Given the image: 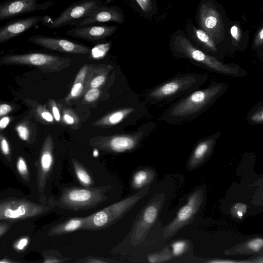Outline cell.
Wrapping results in <instances>:
<instances>
[{"label":"cell","instance_id":"31","mask_svg":"<svg viewBox=\"0 0 263 263\" xmlns=\"http://www.w3.org/2000/svg\"><path fill=\"white\" fill-rule=\"evenodd\" d=\"M263 27L261 26L257 32L253 44L252 48L256 51L258 57L262 60Z\"/></svg>","mask_w":263,"mask_h":263},{"label":"cell","instance_id":"7","mask_svg":"<svg viewBox=\"0 0 263 263\" xmlns=\"http://www.w3.org/2000/svg\"><path fill=\"white\" fill-rule=\"evenodd\" d=\"M102 6V0L79 1L70 5L55 18L45 15L42 24L50 29L69 26L72 23L91 15L96 9Z\"/></svg>","mask_w":263,"mask_h":263},{"label":"cell","instance_id":"16","mask_svg":"<svg viewBox=\"0 0 263 263\" xmlns=\"http://www.w3.org/2000/svg\"><path fill=\"white\" fill-rule=\"evenodd\" d=\"M117 25L108 26L87 25L71 28L66 31V34L73 37L89 41L104 40L118 30Z\"/></svg>","mask_w":263,"mask_h":263},{"label":"cell","instance_id":"3","mask_svg":"<svg viewBox=\"0 0 263 263\" xmlns=\"http://www.w3.org/2000/svg\"><path fill=\"white\" fill-rule=\"evenodd\" d=\"M209 78L208 74L180 73L153 88L148 93L147 97L154 104L169 103L200 88Z\"/></svg>","mask_w":263,"mask_h":263},{"label":"cell","instance_id":"14","mask_svg":"<svg viewBox=\"0 0 263 263\" xmlns=\"http://www.w3.org/2000/svg\"><path fill=\"white\" fill-rule=\"evenodd\" d=\"M125 18V15L124 12L118 6L105 7L102 6L96 9L91 15L72 23L69 26L79 27L107 22L122 24L124 23Z\"/></svg>","mask_w":263,"mask_h":263},{"label":"cell","instance_id":"23","mask_svg":"<svg viewBox=\"0 0 263 263\" xmlns=\"http://www.w3.org/2000/svg\"><path fill=\"white\" fill-rule=\"evenodd\" d=\"M53 142L49 135L45 141L40 159L41 171L44 176L51 171L53 164Z\"/></svg>","mask_w":263,"mask_h":263},{"label":"cell","instance_id":"44","mask_svg":"<svg viewBox=\"0 0 263 263\" xmlns=\"http://www.w3.org/2000/svg\"><path fill=\"white\" fill-rule=\"evenodd\" d=\"M28 241L29 239L27 238H23L20 239L15 245V248L17 250H23L28 245Z\"/></svg>","mask_w":263,"mask_h":263},{"label":"cell","instance_id":"45","mask_svg":"<svg viewBox=\"0 0 263 263\" xmlns=\"http://www.w3.org/2000/svg\"><path fill=\"white\" fill-rule=\"evenodd\" d=\"M10 118L7 116L2 117L0 119V129H4L6 128L10 123Z\"/></svg>","mask_w":263,"mask_h":263},{"label":"cell","instance_id":"18","mask_svg":"<svg viewBox=\"0 0 263 263\" xmlns=\"http://www.w3.org/2000/svg\"><path fill=\"white\" fill-rule=\"evenodd\" d=\"M190 30L191 37L198 46L197 48L220 60H222L226 53L207 32L194 26Z\"/></svg>","mask_w":263,"mask_h":263},{"label":"cell","instance_id":"26","mask_svg":"<svg viewBox=\"0 0 263 263\" xmlns=\"http://www.w3.org/2000/svg\"><path fill=\"white\" fill-rule=\"evenodd\" d=\"M231 43L233 47L240 51L246 48V43L243 41L242 33L238 24H234L230 28Z\"/></svg>","mask_w":263,"mask_h":263},{"label":"cell","instance_id":"37","mask_svg":"<svg viewBox=\"0 0 263 263\" xmlns=\"http://www.w3.org/2000/svg\"><path fill=\"white\" fill-rule=\"evenodd\" d=\"M15 130L20 138L23 141L28 140L30 136V132L27 126L23 124H20L16 126Z\"/></svg>","mask_w":263,"mask_h":263},{"label":"cell","instance_id":"19","mask_svg":"<svg viewBox=\"0 0 263 263\" xmlns=\"http://www.w3.org/2000/svg\"><path fill=\"white\" fill-rule=\"evenodd\" d=\"M112 68V67L108 64L89 65L83 94L90 88H98L101 87L105 83Z\"/></svg>","mask_w":263,"mask_h":263},{"label":"cell","instance_id":"30","mask_svg":"<svg viewBox=\"0 0 263 263\" xmlns=\"http://www.w3.org/2000/svg\"><path fill=\"white\" fill-rule=\"evenodd\" d=\"M137 4L145 14L152 15L157 11V7L154 0H135Z\"/></svg>","mask_w":263,"mask_h":263},{"label":"cell","instance_id":"20","mask_svg":"<svg viewBox=\"0 0 263 263\" xmlns=\"http://www.w3.org/2000/svg\"><path fill=\"white\" fill-rule=\"evenodd\" d=\"M87 216L71 217L58 224L51 232L54 235L66 234L78 230L84 229Z\"/></svg>","mask_w":263,"mask_h":263},{"label":"cell","instance_id":"48","mask_svg":"<svg viewBox=\"0 0 263 263\" xmlns=\"http://www.w3.org/2000/svg\"><path fill=\"white\" fill-rule=\"evenodd\" d=\"M0 232H1V230H0Z\"/></svg>","mask_w":263,"mask_h":263},{"label":"cell","instance_id":"49","mask_svg":"<svg viewBox=\"0 0 263 263\" xmlns=\"http://www.w3.org/2000/svg\"><path fill=\"white\" fill-rule=\"evenodd\" d=\"M107 1H109V0H107Z\"/></svg>","mask_w":263,"mask_h":263},{"label":"cell","instance_id":"47","mask_svg":"<svg viewBox=\"0 0 263 263\" xmlns=\"http://www.w3.org/2000/svg\"><path fill=\"white\" fill-rule=\"evenodd\" d=\"M64 260L60 259L57 258H49L46 259L44 262H60L63 261Z\"/></svg>","mask_w":263,"mask_h":263},{"label":"cell","instance_id":"10","mask_svg":"<svg viewBox=\"0 0 263 263\" xmlns=\"http://www.w3.org/2000/svg\"><path fill=\"white\" fill-rule=\"evenodd\" d=\"M160 205V201L153 200L143 208L130 233V241L134 246H138L144 240L157 218Z\"/></svg>","mask_w":263,"mask_h":263},{"label":"cell","instance_id":"40","mask_svg":"<svg viewBox=\"0 0 263 263\" xmlns=\"http://www.w3.org/2000/svg\"><path fill=\"white\" fill-rule=\"evenodd\" d=\"M18 172L22 176L28 174V168L25 160L22 157H19L16 164Z\"/></svg>","mask_w":263,"mask_h":263},{"label":"cell","instance_id":"29","mask_svg":"<svg viewBox=\"0 0 263 263\" xmlns=\"http://www.w3.org/2000/svg\"><path fill=\"white\" fill-rule=\"evenodd\" d=\"M61 121L73 129H77L80 123L78 115L73 110L68 108L63 109Z\"/></svg>","mask_w":263,"mask_h":263},{"label":"cell","instance_id":"15","mask_svg":"<svg viewBox=\"0 0 263 263\" xmlns=\"http://www.w3.org/2000/svg\"><path fill=\"white\" fill-rule=\"evenodd\" d=\"M45 15H36L13 20L0 27V44L11 40L42 23Z\"/></svg>","mask_w":263,"mask_h":263},{"label":"cell","instance_id":"41","mask_svg":"<svg viewBox=\"0 0 263 263\" xmlns=\"http://www.w3.org/2000/svg\"><path fill=\"white\" fill-rule=\"evenodd\" d=\"M0 148L4 155H8L10 153V147L7 140L3 136H0Z\"/></svg>","mask_w":263,"mask_h":263},{"label":"cell","instance_id":"46","mask_svg":"<svg viewBox=\"0 0 263 263\" xmlns=\"http://www.w3.org/2000/svg\"><path fill=\"white\" fill-rule=\"evenodd\" d=\"M209 262L212 263H236V262H252L250 261H237V260H221V259H216L212 260L209 261Z\"/></svg>","mask_w":263,"mask_h":263},{"label":"cell","instance_id":"1","mask_svg":"<svg viewBox=\"0 0 263 263\" xmlns=\"http://www.w3.org/2000/svg\"><path fill=\"white\" fill-rule=\"evenodd\" d=\"M228 88L227 83L212 80L205 87L198 88L176 100L160 119L175 125L190 122L208 110Z\"/></svg>","mask_w":263,"mask_h":263},{"label":"cell","instance_id":"38","mask_svg":"<svg viewBox=\"0 0 263 263\" xmlns=\"http://www.w3.org/2000/svg\"><path fill=\"white\" fill-rule=\"evenodd\" d=\"M37 112L41 118L45 121L48 123H52L54 121L53 117L46 108L42 106L37 108Z\"/></svg>","mask_w":263,"mask_h":263},{"label":"cell","instance_id":"43","mask_svg":"<svg viewBox=\"0 0 263 263\" xmlns=\"http://www.w3.org/2000/svg\"><path fill=\"white\" fill-rule=\"evenodd\" d=\"M12 110V107L10 105L6 103H0V117L9 114Z\"/></svg>","mask_w":263,"mask_h":263},{"label":"cell","instance_id":"33","mask_svg":"<svg viewBox=\"0 0 263 263\" xmlns=\"http://www.w3.org/2000/svg\"><path fill=\"white\" fill-rule=\"evenodd\" d=\"M248 250L251 252H257L261 250L263 247V240L261 238H255L248 241L245 245Z\"/></svg>","mask_w":263,"mask_h":263},{"label":"cell","instance_id":"9","mask_svg":"<svg viewBox=\"0 0 263 263\" xmlns=\"http://www.w3.org/2000/svg\"><path fill=\"white\" fill-rule=\"evenodd\" d=\"M144 130L133 134L97 136L89 140V144L101 151L111 153H123L134 150L144 135Z\"/></svg>","mask_w":263,"mask_h":263},{"label":"cell","instance_id":"13","mask_svg":"<svg viewBox=\"0 0 263 263\" xmlns=\"http://www.w3.org/2000/svg\"><path fill=\"white\" fill-rule=\"evenodd\" d=\"M202 199L200 190L195 191L189 197L186 203L179 209L175 218L165 230V237L173 235L189 222L198 210Z\"/></svg>","mask_w":263,"mask_h":263},{"label":"cell","instance_id":"5","mask_svg":"<svg viewBox=\"0 0 263 263\" xmlns=\"http://www.w3.org/2000/svg\"><path fill=\"white\" fill-rule=\"evenodd\" d=\"M110 186L80 187L70 186L63 189L58 201L61 208L78 211L93 208L107 198Z\"/></svg>","mask_w":263,"mask_h":263},{"label":"cell","instance_id":"17","mask_svg":"<svg viewBox=\"0 0 263 263\" xmlns=\"http://www.w3.org/2000/svg\"><path fill=\"white\" fill-rule=\"evenodd\" d=\"M221 136V133L218 131L197 142L189 159L190 168H194L199 166L211 155Z\"/></svg>","mask_w":263,"mask_h":263},{"label":"cell","instance_id":"32","mask_svg":"<svg viewBox=\"0 0 263 263\" xmlns=\"http://www.w3.org/2000/svg\"><path fill=\"white\" fill-rule=\"evenodd\" d=\"M247 210L246 204L238 202L234 204L231 208L230 212L233 217L241 219Z\"/></svg>","mask_w":263,"mask_h":263},{"label":"cell","instance_id":"22","mask_svg":"<svg viewBox=\"0 0 263 263\" xmlns=\"http://www.w3.org/2000/svg\"><path fill=\"white\" fill-rule=\"evenodd\" d=\"M89 65H84L77 73L71 89L65 99L66 103H69L84 93L86 76L88 72Z\"/></svg>","mask_w":263,"mask_h":263},{"label":"cell","instance_id":"27","mask_svg":"<svg viewBox=\"0 0 263 263\" xmlns=\"http://www.w3.org/2000/svg\"><path fill=\"white\" fill-rule=\"evenodd\" d=\"M29 213V209L25 204L9 205L4 209L3 216L9 219H17L26 216Z\"/></svg>","mask_w":263,"mask_h":263},{"label":"cell","instance_id":"34","mask_svg":"<svg viewBox=\"0 0 263 263\" xmlns=\"http://www.w3.org/2000/svg\"><path fill=\"white\" fill-rule=\"evenodd\" d=\"M171 247L173 255L174 256H179L186 250L187 243L184 240H179L173 243Z\"/></svg>","mask_w":263,"mask_h":263},{"label":"cell","instance_id":"4","mask_svg":"<svg viewBox=\"0 0 263 263\" xmlns=\"http://www.w3.org/2000/svg\"><path fill=\"white\" fill-rule=\"evenodd\" d=\"M149 189V186L147 185L136 193L87 216L84 230H99L111 226L143 198Z\"/></svg>","mask_w":263,"mask_h":263},{"label":"cell","instance_id":"21","mask_svg":"<svg viewBox=\"0 0 263 263\" xmlns=\"http://www.w3.org/2000/svg\"><path fill=\"white\" fill-rule=\"evenodd\" d=\"M134 111L133 107L115 110L97 120L93 125L99 127H110L118 124Z\"/></svg>","mask_w":263,"mask_h":263},{"label":"cell","instance_id":"24","mask_svg":"<svg viewBox=\"0 0 263 263\" xmlns=\"http://www.w3.org/2000/svg\"><path fill=\"white\" fill-rule=\"evenodd\" d=\"M155 177L154 172L150 168H140L136 171L131 179V186L135 190H140L148 185Z\"/></svg>","mask_w":263,"mask_h":263},{"label":"cell","instance_id":"42","mask_svg":"<svg viewBox=\"0 0 263 263\" xmlns=\"http://www.w3.org/2000/svg\"><path fill=\"white\" fill-rule=\"evenodd\" d=\"M81 262L86 263H105L108 262L109 261L106 260L102 258L89 256L83 259Z\"/></svg>","mask_w":263,"mask_h":263},{"label":"cell","instance_id":"11","mask_svg":"<svg viewBox=\"0 0 263 263\" xmlns=\"http://www.w3.org/2000/svg\"><path fill=\"white\" fill-rule=\"evenodd\" d=\"M39 0H6L0 3V22L17 16L44 10L54 5L47 1L38 3Z\"/></svg>","mask_w":263,"mask_h":263},{"label":"cell","instance_id":"12","mask_svg":"<svg viewBox=\"0 0 263 263\" xmlns=\"http://www.w3.org/2000/svg\"><path fill=\"white\" fill-rule=\"evenodd\" d=\"M29 41L44 48L65 53L87 54L91 51L89 48L83 45L64 39L40 34L30 36L29 38Z\"/></svg>","mask_w":263,"mask_h":263},{"label":"cell","instance_id":"25","mask_svg":"<svg viewBox=\"0 0 263 263\" xmlns=\"http://www.w3.org/2000/svg\"><path fill=\"white\" fill-rule=\"evenodd\" d=\"M71 163L75 176L80 183L85 187H93L92 177L84 165L74 159L71 160Z\"/></svg>","mask_w":263,"mask_h":263},{"label":"cell","instance_id":"28","mask_svg":"<svg viewBox=\"0 0 263 263\" xmlns=\"http://www.w3.org/2000/svg\"><path fill=\"white\" fill-rule=\"evenodd\" d=\"M247 121L251 125L263 123V100L257 102L247 115Z\"/></svg>","mask_w":263,"mask_h":263},{"label":"cell","instance_id":"8","mask_svg":"<svg viewBox=\"0 0 263 263\" xmlns=\"http://www.w3.org/2000/svg\"><path fill=\"white\" fill-rule=\"evenodd\" d=\"M198 20L202 29L207 32L216 44L227 54L230 52L223 45L225 26L222 16L218 9L211 2H206L200 5Z\"/></svg>","mask_w":263,"mask_h":263},{"label":"cell","instance_id":"39","mask_svg":"<svg viewBox=\"0 0 263 263\" xmlns=\"http://www.w3.org/2000/svg\"><path fill=\"white\" fill-rule=\"evenodd\" d=\"M49 105L51 110V114L53 117L54 119L57 122H61V114L59 108L58 106L57 103L53 100H51L49 102Z\"/></svg>","mask_w":263,"mask_h":263},{"label":"cell","instance_id":"35","mask_svg":"<svg viewBox=\"0 0 263 263\" xmlns=\"http://www.w3.org/2000/svg\"><path fill=\"white\" fill-rule=\"evenodd\" d=\"M101 94L100 90L98 88H90L84 93V100L88 103L96 101Z\"/></svg>","mask_w":263,"mask_h":263},{"label":"cell","instance_id":"36","mask_svg":"<svg viewBox=\"0 0 263 263\" xmlns=\"http://www.w3.org/2000/svg\"><path fill=\"white\" fill-rule=\"evenodd\" d=\"M170 255L166 252L152 254L147 256V260L152 263L165 261L171 258Z\"/></svg>","mask_w":263,"mask_h":263},{"label":"cell","instance_id":"2","mask_svg":"<svg viewBox=\"0 0 263 263\" xmlns=\"http://www.w3.org/2000/svg\"><path fill=\"white\" fill-rule=\"evenodd\" d=\"M170 47L175 57L188 60L210 72L232 77L243 78L247 75V70L240 65L224 63L197 48L182 33L172 36Z\"/></svg>","mask_w":263,"mask_h":263},{"label":"cell","instance_id":"6","mask_svg":"<svg viewBox=\"0 0 263 263\" xmlns=\"http://www.w3.org/2000/svg\"><path fill=\"white\" fill-rule=\"evenodd\" d=\"M2 63L34 66L47 72H59L71 66L72 60L54 55L33 52L7 55L0 59Z\"/></svg>","mask_w":263,"mask_h":263}]
</instances>
